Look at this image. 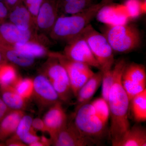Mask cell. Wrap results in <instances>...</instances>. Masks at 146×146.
I'll list each match as a JSON object with an SVG mask.
<instances>
[{
  "instance_id": "cell-1",
  "label": "cell",
  "mask_w": 146,
  "mask_h": 146,
  "mask_svg": "<svg viewBox=\"0 0 146 146\" xmlns=\"http://www.w3.org/2000/svg\"><path fill=\"white\" fill-rule=\"evenodd\" d=\"M127 63L121 59L116 63V75L108 95V103L110 118V130L112 146H117L130 128L128 112L130 101L121 83L122 76Z\"/></svg>"
},
{
  "instance_id": "cell-2",
  "label": "cell",
  "mask_w": 146,
  "mask_h": 146,
  "mask_svg": "<svg viewBox=\"0 0 146 146\" xmlns=\"http://www.w3.org/2000/svg\"><path fill=\"white\" fill-rule=\"evenodd\" d=\"M113 0H102L85 10L68 16H60L56 19L52 28L53 36L56 39L70 41L79 36L96 16L104 6Z\"/></svg>"
},
{
  "instance_id": "cell-3",
  "label": "cell",
  "mask_w": 146,
  "mask_h": 146,
  "mask_svg": "<svg viewBox=\"0 0 146 146\" xmlns=\"http://www.w3.org/2000/svg\"><path fill=\"white\" fill-rule=\"evenodd\" d=\"M105 36L113 51L126 53L139 46L141 35L138 29L131 25H121L107 27L103 34Z\"/></svg>"
},
{
  "instance_id": "cell-4",
  "label": "cell",
  "mask_w": 146,
  "mask_h": 146,
  "mask_svg": "<svg viewBox=\"0 0 146 146\" xmlns=\"http://www.w3.org/2000/svg\"><path fill=\"white\" fill-rule=\"evenodd\" d=\"M87 42L103 73L112 69L114 62L113 50L103 34L89 24L80 35Z\"/></svg>"
},
{
  "instance_id": "cell-5",
  "label": "cell",
  "mask_w": 146,
  "mask_h": 146,
  "mask_svg": "<svg viewBox=\"0 0 146 146\" xmlns=\"http://www.w3.org/2000/svg\"><path fill=\"white\" fill-rule=\"evenodd\" d=\"M74 115V123L85 136L96 143L97 139L104 136L106 125L97 117L91 103L80 106L75 110Z\"/></svg>"
},
{
  "instance_id": "cell-6",
  "label": "cell",
  "mask_w": 146,
  "mask_h": 146,
  "mask_svg": "<svg viewBox=\"0 0 146 146\" xmlns=\"http://www.w3.org/2000/svg\"><path fill=\"white\" fill-rule=\"evenodd\" d=\"M48 78L63 102H69L73 95L67 71L57 58L52 55L43 74Z\"/></svg>"
},
{
  "instance_id": "cell-7",
  "label": "cell",
  "mask_w": 146,
  "mask_h": 146,
  "mask_svg": "<svg viewBox=\"0 0 146 146\" xmlns=\"http://www.w3.org/2000/svg\"><path fill=\"white\" fill-rule=\"evenodd\" d=\"M65 68L69 76L73 95L76 96L78 91L94 72L86 64L74 61L65 55L52 54Z\"/></svg>"
},
{
  "instance_id": "cell-8",
  "label": "cell",
  "mask_w": 146,
  "mask_h": 146,
  "mask_svg": "<svg viewBox=\"0 0 146 146\" xmlns=\"http://www.w3.org/2000/svg\"><path fill=\"white\" fill-rule=\"evenodd\" d=\"M41 112L59 101V97L48 78L43 74L36 76L33 80L32 97Z\"/></svg>"
},
{
  "instance_id": "cell-9",
  "label": "cell",
  "mask_w": 146,
  "mask_h": 146,
  "mask_svg": "<svg viewBox=\"0 0 146 146\" xmlns=\"http://www.w3.org/2000/svg\"><path fill=\"white\" fill-rule=\"evenodd\" d=\"M51 140L52 145L55 146H89L96 143L82 133L72 121H68L65 126Z\"/></svg>"
},
{
  "instance_id": "cell-10",
  "label": "cell",
  "mask_w": 146,
  "mask_h": 146,
  "mask_svg": "<svg viewBox=\"0 0 146 146\" xmlns=\"http://www.w3.org/2000/svg\"><path fill=\"white\" fill-rule=\"evenodd\" d=\"M65 50V55L74 61L98 68L100 66L89 45L83 36L79 35L70 41Z\"/></svg>"
},
{
  "instance_id": "cell-11",
  "label": "cell",
  "mask_w": 146,
  "mask_h": 146,
  "mask_svg": "<svg viewBox=\"0 0 146 146\" xmlns=\"http://www.w3.org/2000/svg\"><path fill=\"white\" fill-rule=\"evenodd\" d=\"M59 101L47 110L42 120L46 128L47 133L51 139L68 122L67 114Z\"/></svg>"
},
{
  "instance_id": "cell-12",
  "label": "cell",
  "mask_w": 146,
  "mask_h": 146,
  "mask_svg": "<svg viewBox=\"0 0 146 146\" xmlns=\"http://www.w3.org/2000/svg\"><path fill=\"white\" fill-rule=\"evenodd\" d=\"M96 17L98 21L109 26L125 25L130 20L124 4L109 3L104 6L98 11Z\"/></svg>"
},
{
  "instance_id": "cell-13",
  "label": "cell",
  "mask_w": 146,
  "mask_h": 146,
  "mask_svg": "<svg viewBox=\"0 0 146 146\" xmlns=\"http://www.w3.org/2000/svg\"><path fill=\"white\" fill-rule=\"evenodd\" d=\"M103 73L102 71L94 73L80 88L77 95L75 110H76L83 105L88 103L92 99L102 83Z\"/></svg>"
},
{
  "instance_id": "cell-14",
  "label": "cell",
  "mask_w": 146,
  "mask_h": 146,
  "mask_svg": "<svg viewBox=\"0 0 146 146\" xmlns=\"http://www.w3.org/2000/svg\"><path fill=\"white\" fill-rule=\"evenodd\" d=\"M57 1L47 0L42 3L37 15V24L42 29L52 28L58 18Z\"/></svg>"
},
{
  "instance_id": "cell-15",
  "label": "cell",
  "mask_w": 146,
  "mask_h": 146,
  "mask_svg": "<svg viewBox=\"0 0 146 146\" xmlns=\"http://www.w3.org/2000/svg\"><path fill=\"white\" fill-rule=\"evenodd\" d=\"M25 114L24 110H11L0 121V141L5 142L14 134Z\"/></svg>"
},
{
  "instance_id": "cell-16",
  "label": "cell",
  "mask_w": 146,
  "mask_h": 146,
  "mask_svg": "<svg viewBox=\"0 0 146 146\" xmlns=\"http://www.w3.org/2000/svg\"><path fill=\"white\" fill-rule=\"evenodd\" d=\"M0 36L11 44L28 42L31 37L29 29L23 30L12 23H5L0 25Z\"/></svg>"
},
{
  "instance_id": "cell-17",
  "label": "cell",
  "mask_w": 146,
  "mask_h": 146,
  "mask_svg": "<svg viewBox=\"0 0 146 146\" xmlns=\"http://www.w3.org/2000/svg\"><path fill=\"white\" fill-rule=\"evenodd\" d=\"M0 96L11 110L25 111L27 108V101L11 85L0 86Z\"/></svg>"
},
{
  "instance_id": "cell-18",
  "label": "cell",
  "mask_w": 146,
  "mask_h": 146,
  "mask_svg": "<svg viewBox=\"0 0 146 146\" xmlns=\"http://www.w3.org/2000/svg\"><path fill=\"white\" fill-rule=\"evenodd\" d=\"M146 146L145 128L138 125L129 128L117 145V146Z\"/></svg>"
},
{
  "instance_id": "cell-19",
  "label": "cell",
  "mask_w": 146,
  "mask_h": 146,
  "mask_svg": "<svg viewBox=\"0 0 146 146\" xmlns=\"http://www.w3.org/2000/svg\"><path fill=\"white\" fill-rule=\"evenodd\" d=\"M12 24L23 30L29 29L31 14L27 8L23 6H16L9 16Z\"/></svg>"
},
{
  "instance_id": "cell-20",
  "label": "cell",
  "mask_w": 146,
  "mask_h": 146,
  "mask_svg": "<svg viewBox=\"0 0 146 146\" xmlns=\"http://www.w3.org/2000/svg\"><path fill=\"white\" fill-rule=\"evenodd\" d=\"M134 119L137 122L146 121V89L136 95L130 101Z\"/></svg>"
},
{
  "instance_id": "cell-21",
  "label": "cell",
  "mask_w": 146,
  "mask_h": 146,
  "mask_svg": "<svg viewBox=\"0 0 146 146\" xmlns=\"http://www.w3.org/2000/svg\"><path fill=\"white\" fill-rule=\"evenodd\" d=\"M13 49L26 56L34 58L42 57L46 54V50L44 47L28 41L16 43L14 44Z\"/></svg>"
},
{
  "instance_id": "cell-22",
  "label": "cell",
  "mask_w": 146,
  "mask_h": 146,
  "mask_svg": "<svg viewBox=\"0 0 146 146\" xmlns=\"http://www.w3.org/2000/svg\"><path fill=\"white\" fill-rule=\"evenodd\" d=\"M122 76L136 83L146 84L145 69L141 64L133 63L127 65Z\"/></svg>"
},
{
  "instance_id": "cell-23",
  "label": "cell",
  "mask_w": 146,
  "mask_h": 146,
  "mask_svg": "<svg viewBox=\"0 0 146 146\" xmlns=\"http://www.w3.org/2000/svg\"><path fill=\"white\" fill-rule=\"evenodd\" d=\"M5 57L9 60L16 65L23 67L31 66L34 62V58L29 57L22 54L14 49L1 48Z\"/></svg>"
},
{
  "instance_id": "cell-24",
  "label": "cell",
  "mask_w": 146,
  "mask_h": 146,
  "mask_svg": "<svg viewBox=\"0 0 146 146\" xmlns=\"http://www.w3.org/2000/svg\"><path fill=\"white\" fill-rule=\"evenodd\" d=\"M19 78L13 66L7 63L0 65V86H13Z\"/></svg>"
},
{
  "instance_id": "cell-25",
  "label": "cell",
  "mask_w": 146,
  "mask_h": 146,
  "mask_svg": "<svg viewBox=\"0 0 146 146\" xmlns=\"http://www.w3.org/2000/svg\"><path fill=\"white\" fill-rule=\"evenodd\" d=\"M13 86L18 94L27 100L32 97L33 91V80L30 78L19 77Z\"/></svg>"
},
{
  "instance_id": "cell-26",
  "label": "cell",
  "mask_w": 146,
  "mask_h": 146,
  "mask_svg": "<svg viewBox=\"0 0 146 146\" xmlns=\"http://www.w3.org/2000/svg\"><path fill=\"white\" fill-rule=\"evenodd\" d=\"M95 113L105 125H107L110 118V110L108 103L102 98H98L91 103Z\"/></svg>"
},
{
  "instance_id": "cell-27",
  "label": "cell",
  "mask_w": 146,
  "mask_h": 146,
  "mask_svg": "<svg viewBox=\"0 0 146 146\" xmlns=\"http://www.w3.org/2000/svg\"><path fill=\"white\" fill-rule=\"evenodd\" d=\"M94 0H77L62 5L63 11L67 14H76L88 8L93 4Z\"/></svg>"
},
{
  "instance_id": "cell-28",
  "label": "cell",
  "mask_w": 146,
  "mask_h": 146,
  "mask_svg": "<svg viewBox=\"0 0 146 146\" xmlns=\"http://www.w3.org/2000/svg\"><path fill=\"white\" fill-rule=\"evenodd\" d=\"M121 83L129 101L146 89V84L136 83L122 76Z\"/></svg>"
},
{
  "instance_id": "cell-29",
  "label": "cell",
  "mask_w": 146,
  "mask_h": 146,
  "mask_svg": "<svg viewBox=\"0 0 146 146\" xmlns=\"http://www.w3.org/2000/svg\"><path fill=\"white\" fill-rule=\"evenodd\" d=\"M116 69L115 66L109 70L103 73L102 79V98L108 102L110 91L115 80Z\"/></svg>"
},
{
  "instance_id": "cell-30",
  "label": "cell",
  "mask_w": 146,
  "mask_h": 146,
  "mask_svg": "<svg viewBox=\"0 0 146 146\" xmlns=\"http://www.w3.org/2000/svg\"><path fill=\"white\" fill-rule=\"evenodd\" d=\"M33 120V119L31 116L25 114L19 122L15 133L9 138L11 140L21 141L20 139L21 137L29 131L32 127Z\"/></svg>"
},
{
  "instance_id": "cell-31",
  "label": "cell",
  "mask_w": 146,
  "mask_h": 146,
  "mask_svg": "<svg viewBox=\"0 0 146 146\" xmlns=\"http://www.w3.org/2000/svg\"><path fill=\"white\" fill-rule=\"evenodd\" d=\"M141 2L138 0H127L124 5L129 19H134L142 14L141 9Z\"/></svg>"
},
{
  "instance_id": "cell-32",
  "label": "cell",
  "mask_w": 146,
  "mask_h": 146,
  "mask_svg": "<svg viewBox=\"0 0 146 146\" xmlns=\"http://www.w3.org/2000/svg\"><path fill=\"white\" fill-rule=\"evenodd\" d=\"M44 0H25L28 10L30 13L37 16Z\"/></svg>"
},
{
  "instance_id": "cell-33",
  "label": "cell",
  "mask_w": 146,
  "mask_h": 146,
  "mask_svg": "<svg viewBox=\"0 0 146 146\" xmlns=\"http://www.w3.org/2000/svg\"><path fill=\"white\" fill-rule=\"evenodd\" d=\"M36 131L32 127L31 129L27 132L21 138L20 140L27 145L29 146L31 144L39 141L40 140V136L36 134Z\"/></svg>"
},
{
  "instance_id": "cell-34",
  "label": "cell",
  "mask_w": 146,
  "mask_h": 146,
  "mask_svg": "<svg viewBox=\"0 0 146 146\" xmlns=\"http://www.w3.org/2000/svg\"><path fill=\"white\" fill-rule=\"evenodd\" d=\"M32 126L36 131H41L42 133H47L46 128L42 119L39 118L33 119Z\"/></svg>"
},
{
  "instance_id": "cell-35",
  "label": "cell",
  "mask_w": 146,
  "mask_h": 146,
  "mask_svg": "<svg viewBox=\"0 0 146 146\" xmlns=\"http://www.w3.org/2000/svg\"><path fill=\"white\" fill-rule=\"evenodd\" d=\"M11 110L0 96V121Z\"/></svg>"
},
{
  "instance_id": "cell-36",
  "label": "cell",
  "mask_w": 146,
  "mask_h": 146,
  "mask_svg": "<svg viewBox=\"0 0 146 146\" xmlns=\"http://www.w3.org/2000/svg\"><path fill=\"white\" fill-rule=\"evenodd\" d=\"M5 145L9 146H26L27 145L20 141L7 139L5 141Z\"/></svg>"
},
{
  "instance_id": "cell-37",
  "label": "cell",
  "mask_w": 146,
  "mask_h": 146,
  "mask_svg": "<svg viewBox=\"0 0 146 146\" xmlns=\"http://www.w3.org/2000/svg\"><path fill=\"white\" fill-rule=\"evenodd\" d=\"M7 14V9L5 5L0 1V20L6 17Z\"/></svg>"
},
{
  "instance_id": "cell-38",
  "label": "cell",
  "mask_w": 146,
  "mask_h": 146,
  "mask_svg": "<svg viewBox=\"0 0 146 146\" xmlns=\"http://www.w3.org/2000/svg\"><path fill=\"white\" fill-rule=\"evenodd\" d=\"M40 142L44 145V146H50L52 145V141L50 138H47L44 135L40 136Z\"/></svg>"
},
{
  "instance_id": "cell-39",
  "label": "cell",
  "mask_w": 146,
  "mask_h": 146,
  "mask_svg": "<svg viewBox=\"0 0 146 146\" xmlns=\"http://www.w3.org/2000/svg\"><path fill=\"white\" fill-rule=\"evenodd\" d=\"M6 4L9 7H15L19 5L22 0H5Z\"/></svg>"
},
{
  "instance_id": "cell-40",
  "label": "cell",
  "mask_w": 146,
  "mask_h": 146,
  "mask_svg": "<svg viewBox=\"0 0 146 146\" xmlns=\"http://www.w3.org/2000/svg\"><path fill=\"white\" fill-rule=\"evenodd\" d=\"M6 59L5 57L3 51L1 48H0V65L7 63Z\"/></svg>"
},
{
  "instance_id": "cell-41",
  "label": "cell",
  "mask_w": 146,
  "mask_h": 146,
  "mask_svg": "<svg viewBox=\"0 0 146 146\" xmlns=\"http://www.w3.org/2000/svg\"><path fill=\"white\" fill-rule=\"evenodd\" d=\"M141 11L142 14H145L146 11V1L141 2Z\"/></svg>"
},
{
  "instance_id": "cell-42",
  "label": "cell",
  "mask_w": 146,
  "mask_h": 146,
  "mask_svg": "<svg viewBox=\"0 0 146 146\" xmlns=\"http://www.w3.org/2000/svg\"><path fill=\"white\" fill-rule=\"evenodd\" d=\"M77 1V0H58V1H57L58 4V5L60 4L62 5L65 3L74 1Z\"/></svg>"
},
{
  "instance_id": "cell-43",
  "label": "cell",
  "mask_w": 146,
  "mask_h": 146,
  "mask_svg": "<svg viewBox=\"0 0 146 146\" xmlns=\"http://www.w3.org/2000/svg\"><path fill=\"white\" fill-rule=\"evenodd\" d=\"M29 146H44L43 144L40 142V141H36L34 142L31 144Z\"/></svg>"
},
{
  "instance_id": "cell-44",
  "label": "cell",
  "mask_w": 146,
  "mask_h": 146,
  "mask_svg": "<svg viewBox=\"0 0 146 146\" xmlns=\"http://www.w3.org/2000/svg\"><path fill=\"white\" fill-rule=\"evenodd\" d=\"M3 144L1 143H0V146H3L4 145H2Z\"/></svg>"
},
{
  "instance_id": "cell-45",
  "label": "cell",
  "mask_w": 146,
  "mask_h": 146,
  "mask_svg": "<svg viewBox=\"0 0 146 146\" xmlns=\"http://www.w3.org/2000/svg\"><path fill=\"white\" fill-rule=\"evenodd\" d=\"M3 1V0H0V1Z\"/></svg>"
}]
</instances>
